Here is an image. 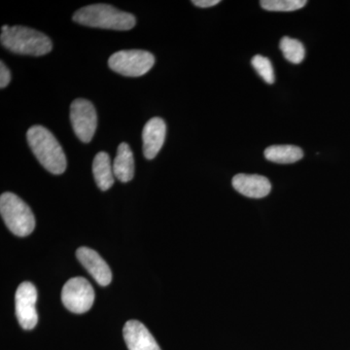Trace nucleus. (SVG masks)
<instances>
[{"instance_id":"0eeeda50","label":"nucleus","mask_w":350,"mask_h":350,"mask_svg":"<svg viewBox=\"0 0 350 350\" xmlns=\"http://www.w3.org/2000/svg\"><path fill=\"white\" fill-rule=\"evenodd\" d=\"M70 122L76 137L84 144L93 139L98 126V115L91 101L77 98L71 103Z\"/></svg>"},{"instance_id":"4468645a","label":"nucleus","mask_w":350,"mask_h":350,"mask_svg":"<svg viewBox=\"0 0 350 350\" xmlns=\"http://www.w3.org/2000/svg\"><path fill=\"white\" fill-rule=\"evenodd\" d=\"M93 174L96 185L101 191H107L114 184V172L110 157L107 152H100L94 157Z\"/></svg>"},{"instance_id":"20e7f679","label":"nucleus","mask_w":350,"mask_h":350,"mask_svg":"<svg viewBox=\"0 0 350 350\" xmlns=\"http://www.w3.org/2000/svg\"><path fill=\"white\" fill-rule=\"evenodd\" d=\"M0 213L9 231L20 238L29 236L36 228L31 207L13 193H3L0 197Z\"/></svg>"},{"instance_id":"2eb2a0df","label":"nucleus","mask_w":350,"mask_h":350,"mask_svg":"<svg viewBox=\"0 0 350 350\" xmlns=\"http://www.w3.org/2000/svg\"><path fill=\"white\" fill-rule=\"evenodd\" d=\"M265 157L269 162L293 163L303 158L304 152L295 145H273L265 150Z\"/></svg>"},{"instance_id":"f03ea898","label":"nucleus","mask_w":350,"mask_h":350,"mask_svg":"<svg viewBox=\"0 0 350 350\" xmlns=\"http://www.w3.org/2000/svg\"><path fill=\"white\" fill-rule=\"evenodd\" d=\"M73 21L77 24L113 31H130L137 24L133 14L120 11L108 4H92L76 11Z\"/></svg>"},{"instance_id":"1a4fd4ad","label":"nucleus","mask_w":350,"mask_h":350,"mask_svg":"<svg viewBox=\"0 0 350 350\" xmlns=\"http://www.w3.org/2000/svg\"><path fill=\"white\" fill-rule=\"evenodd\" d=\"M76 257L100 286H107L112 280V273L107 262L96 251L88 247H80L76 251Z\"/></svg>"},{"instance_id":"a211bd4d","label":"nucleus","mask_w":350,"mask_h":350,"mask_svg":"<svg viewBox=\"0 0 350 350\" xmlns=\"http://www.w3.org/2000/svg\"><path fill=\"white\" fill-rule=\"evenodd\" d=\"M253 68L257 71L258 75L261 76L265 82L268 84H273L275 80V71H273V64L268 57L257 55L253 57L251 61Z\"/></svg>"},{"instance_id":"f3484780","label":"nucleus","mask_w":350,"mask_h":350,"mask_svg":"<svg viewBox=\"0 0 350 350\" xmlns=\"http://www.w3.org/2000/svg\"><path fill=\"white\" fill-rule=\"evenodd\" d=\"M306 0H262V8L271 12H293L305 7Z\"/></svg>"},{"instance_id":"39448f33","label":"nucleus","mask_w":350,"mask_h":350,"mask_svg":"<svg viewBox=\"0 0 350 350\" xmlns=\"http://www.w3.org/2000/svg\"><path fill=\"white\" fill-rule=\"evenodd\" d=\"M155 64V57L144 50H123L108 59V66L115 72L128 77L146 75Z\"/></svg>"},{"instance_id":"ddd939ff","label":"nucleus","mask_w":350,"mask_h":350,"mask_svg":"<svg viewBox=\"0 0 350 350\" xmlns=\"http://www.w3.org/2000/svg\"><path fill=\"white\" fill-rule=\"evenodd\" d=\"M113 172L119 181L126 183L135 175V159L128 144H121L117 149V155L113 163Z\"/></svg>"},{"instance_id":"aec40b11","label":"nucleus","mask_w":350,"mask_h":350,"mask_svg":"<svg viewBox=\"0 0 350 350\" xmlns=\"http://www.w3.org/2000/svg\"><path fill=\"white\" fill-rule=\"evenodd\" d=\"M192 3L200 8H208L217 5L220 3V0H193Z\"/></svg>"},{"instance_id":"423d86ee","label":"nucleus","mask_w":350,"mask_h":350,"mask_svg":"<svg viewBox=\"0 0 350 350\" xmlns=\"http://www.w3.org/2000/svg\"><path fill=\"white\" fill-rule=\"evenodd\" d=\"M64 306L73 313L81 314L91 310L94 301V288L86 278H73L64 284L62 291Z\"/></svg>"},{"instance_id":"dca6fc26","label":"nucleus","mask_w":350,"mask_h":350,"mask_svg":"<svg viewBox=\"0 0 350 350\" xmlns=\"http://www.w3.org/2000/svg\"><path fill=\"white\" fill-rule=\"evenodd\" d=\"M280 48L283 56L288 62L294 64H301L306 56V50L303 44L297 39L290 38L288 36L280 40Z\"/></svg>"},{"instance_id":"f257e3e1","label":"nucleus","mask_w":350,"mask_h":350,"mask_svg":"<svg viewBox=\"0 0 350 350\" xmlns=\"http://www.w3.org/2000/svg\"><path fill=\"white\" fill-rule=\"evenodd\" d=\"M27 144L32 153L38 158L44 169L53 174H62L66 172V154L63 147L52 133L42 126H33L27 131Z\"/></svg>"},{"instance_id":"6ab92c4d","label":"nucleus","mask_w":350,"mask_h":350,"mask_svg":"<svg viewBox=\"0 0 350 350\" xmlns=\"http://www.w3.org/2000/svg\"><path fill=\"white\" fill-rule=\"evenodd\" d=\"M11 81V72L3 62L0 63V88L4 89V88L8 86L9 83Z\"/></svg>"},{"instance_id":"9d476101","label":"nucleus","mask_w":350,"mask_h":350,"mask_svg":"<svg viewBox=\"0 0 350 350\" xmlns=\"http://www.w3.org/2000/svg\"><path fill=\"white\" fill-rule=\"evenodd\" d=\"M123 336L129 350H161L148 329L137 320L126 322Z\"/></svg>"},{"instance_id":"9b49d317","label":"nucleus","mask_w":350,"mask_h":350,"mask_svg":"<svg viewBox=\"0 0 350 350\" xmlns=\"http://www.w3.org/2000/svg\"><path fill=\"white\" fill-rule=\"evenodd\" d=\"M167 125L162 118L155 117L145 124L142 131L144 154L147 160H153L165 144Z\"/></svg>"},{"instance_id":"6e6552de","label":"nucleus","mask_w":350,"mask_h":350,"mask_svg":"<svg viewBox=\"0 0 350 350\" xmlns=\"http://www.w3.org/2000/svg\"><path fill=\"white\" fill-rule=\"evenodd\" d=\"M38 291L31 282H23L15 295L16 317L21 327L25 330H32L38 322L36 312Z\"/></svg>"},{"instance_id":"7ed1b4c3","label":"nucleus","mask_w":350,"mask_h":350,"mask_svg":"<svg viewBox=\"0 0 350 350\" xmlns=\"http://www.w3.org/2000/svg\"><path fill=\"white\" fill-rule=\"evenodd\" d=\"M2 46L15 54L40 57L52 50V41L42 32L15 25L0 36Z\"/></svg>"},{"instance_id":"f8f14e48","label":"nucleus","mask_w":350,"mask_h":350,"mask_svg":"<svg viewBox=\"0 0 350 350\" xmlns=\"http://www.w3.org/2000/svg\"><path fill=\"white\" fill-rule=\"evenodd\" d=\"M232 187L239 194L252 199H262L271 193V184L267 177L258 174H237L232 178Z\"/></svg>"}]
</instances>
